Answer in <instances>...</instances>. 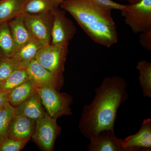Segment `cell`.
<instances>
[{
  "mask_svg": "<svg viewBox=\"0 0 151 151\" xmlns=\"http://www.w3.org/2000/svg\"><path fill=\"white\" fill-rule=\"evenodd\" d=\"M127 83L118 76L107 77L94 89L95 95L89 104L82 109L78 129L89 139L105 130H114L117 112L129 98Z\"/></svg>",
  "mask_w": 151,
  "mask_h": 151,
  "instance_id": "1",
  "label": "cell"
},
{
  "mask_svg": "<svg viewBox=\"0 0 151 151\" xmlns=\"http://www.w3.org/2000/svg\"><path fill=\"white\" fill-rule=\"evenodd\" d=\"M61 9L68 12L81 27L98 22L115 24L111 10L102 7L92 0H64Z\"/></svg>",
  "mask_w": 151,
  "mask_h": 151,
  "instance_id": "2",
  "label": "cell"
},
{
  "mask_svg": "<svg viewBox=\"0 0 151 151\" xmlns=\"http://www.w3.org/2000/svg\"><path fill=\"white\" fill-rule=\"evenodd\" d=\"M36 91L46 113L52 118L57 120L63 116L72 115L70 106L73 98L70 95L60 92L50 86L37 87Z\"/></svg>",
  "mask_w": 151,
  "mask_h": 151,
  "instance_id": "3",
  "label": "cell"
},
{
  "mask_svg": "<svg viewBox=\"0 0 151 151\" xmlns=\"http://www.w3.org/2000/svg\"><path fill=\"white\" fill-rule=\"evenodd\" d=\"M121 12L125 24L134 33L151 29V0H140L135 4L126 5Z\"/></svg>",
  "mask_w": 151,
  "mask_h": 151,
  "instance_id": "4",
  "label": "cell"
},
{
  "mask_svg": "<svg viewBox=\"0 0 151 151\" xmlns=\"http://www.w3.org/2000/svg\"><path fill=\"white\" fill-rule=\"evenodd\" d=\"M53 11L37 14H22L24 24L30 34L44 46L51 43Z\"/></svg>",
  "mask_w": 151,
  "mask_h": 151,
  "instance_id": "5",
  "label": "cell"
},
{
  "mask_svg": "<svg viewBox=\"0 0 151 151\" xmlns=\"http://www.w3.org/2000/svg\"><path fill=\"white\" fill-rule=\"evenodd\" d=\"M68 47L50 44L43 46L38 52L36 60L47 70L63 74L68 52Z\"/></svg>",
  "mask_w": 151,
  "mask_h": 151,
  "instance_id": "6",
  "label": "cell"
},
{
  "mask_svg": "<svg viewBox=\"0 0 151 151\" xmlns=\"http://www.w3.org/2000/svg\"><path fill=\"white\" fill-rule=\"evenodd\" d=\"M56 119L47 115L36 121L32 139L45 151L53 150L55 142L61 129L58 125Z\"/></svg>",
  "mask_w": 151,
  "mask_h": 151,
  "instance_id": "7",
  "label": "cell"
},
{
  "mask_svg": "<svg viewBox=\"0 0 151 151\" xmlns=\"http://www.w3.org/2000/svg\"><path fill=\"white\" fill-rule=\"evenodd\" d=\"M65 12L59 7L53 11L54 19L51 32L52 44L68 47L69 42L76 33V27L73 22L67 18Z\"/></svg>",
  "mask_w": 151,
  "mask_h": 151,
  "instance_id": "8",
  "label": "cell"
},
{
  "mask_svg": "<svg viewBox=\"0 0 151 151\" xmlns=\"http://www.w3.org/2000/svg\"><path fill=\"white\" fill-rule=\"evenodd\" d=\"M26 69L29 79L36 88L50 86L59 90L64 84L63 74H57L50 71L35 59L30 63Z\"/></svg>",
  "mask_w": 151,
  "mask_h": 151,
  "instance_id": "9",
  "label": "cell"
},
{
  "mask_svg": "<svg viewBox=\"0 0 151 151\" xmlns=\"http://www.w3.org/2000/svg\"><path fill=\"white\" fill-rule=\"evenodd\" d=\"M81 28L93 41L103 46L110 47L118 41L116 24L98 22L83 26Z\"/></svg>",
  "mask_w": 151,
  "mask_h": 151,
  "instance_id": "10",
  "label": "cell"
},
{
  "mask_svg": "<svg viewBox=\"0 0 151 151\" xmlns=\"http://www.w3.org/2000/svg\"><path fill=\"white\" fill-rule=\"evenodd\" d=\"M89 140L88 151H128L124 139L116 137L114 130H103Z\"/></svg>",
  "mask_w": 151,
  "mask_h": 151,
  "instance_id": "11",
  "label": "cell"
},
{
  "mask_svg": "<svg viewBox=\"0 0 151 151\" xmlns=\"http://www.w3.org/2000/svg\"><path fill=\"white\" fill-rule=\"evenodd\" d=\"M36 121L14 113L9 127L8 138L28 142L34 133Z\"/></svg>",
  "mask_w": 151,
  "mask_h": 151,
  "instance_id": "12",
  "label": "cell"
},
{
  "mask_svg": "<svg viewBox=\"0 0 151 151\" xmlns=\"http://www.w3.org/2000/svg\"><path fill=\"white\" fill-rule=\"evenodd\" d=\"M124 141L128 151H151V119H145L138 132L128 136Z\"/></svg>",
  "mask_w": 151,
  "mask_h": 151,
  "instance_id": "13",
  "label": "cell"
},
{
  "mask_svg": "<svg viewBox=\"0 0 151 151\" xmlns=\"http://www.w3.org/2000/svg\"><path fill=\"white\" fill-rule=\"evenodd\" d=\"M14 114L22 115L36 121L47 114L37 91L27 100L15 108Z\"/></svg>",
  "mask_w": 151,
  "mask_h": 151,
  "instance_id": "14",
  "label": "cell"
},
{
  "mask_svg": "<svg viewBox=\"0 0 151 151\" xmlns=\"http://www.w3.org/2000/svg\"><path fill=\"white\" fill-rule=\"evenodd\" d=\"M44 45L35 38L15 51L11 57L20 68L26 69L33 60L35 59L38 52Z\"/></svg>",
  "mask_w": 151,
  "mask_h": 151,
  "instance_id": "15",
  "label": "cell"
},
{
  "mask_svg": "<svg viewBox=\"0 0 151 151\" xmlns=\"http://www.w3.org/2000/svg\"><path fill=\"white\" fill-rule=\"evenodd\" d=\"M8 23L14 44L15 51L33 38L24 24L22 14Z\"/></svg>",
  "mask_w": 151,
  "mask_h": 151,
  "instance_id": "16",
  "label": "cell"
},
{
  "mask_svg": "<svg viewBox=\"0 0 151 151\" xmlns=\"http://www.w3.org/2000/svg\"><path fill=\"white\" fill-rule=\"evenodd\" d=\"M59 0H24L21 14H37L46 13L59 7Z\"/></svg>",
  "mask_w": 151,
  "mask_h": 151,
  "instance_id": "17",
  "label": "cell"
},
{
  "mask_svg": "<svg viewBox=\"0 0 151 151\" xmlns=\"http://www.w3.org/2000/svg\"><path fill=\"white\" fill-rule=\"evenodd\" d=\"M36 88L32 81L28 79L8 93L9 103L16 108L34 93Z\"/></svg>",
  "mask_w": 151,
  "mask_h": 151,
  "instance_id": "18",
  "label": "cell"
},
{
  "mask_svg": "<svg viewBox=\"0 0 151 151\" xmlns=\"http://www.w3.org/2000/svg\"><path fill=\"white\" fill-rule=\"evenodd\" d=\"M24 0H0V24L21 14Z\"/></svg>",
  "mask_w": 151,
  "mask_h": 151,
  "instance_id": "19",
  "label": "cell"
},
{
  "mask_svg": "<svg viewBox=\"0 0 151 151\" xmlns=\"http://www.w3.org/2000/svg\"><path fill=\"white\" fill-rule=\"evenodd\" d=\"M137 69L139 72V81L143 96L151 98V63L145 60L138 62Z\"/></svg>",
  "mask_w": 151,
  "mask_h": 151,
  "instance_id": "20",
  "label": "cell"
},
{
  "mask_svg": "<svg viewBox=\"0 0 151 151\" xmlns=\"http://www.w3.org/2000/svg\"><path fill=\"white\" fill-rule=\"evenodd\" d=\"M15 51V45L8 23L0 24V55L11 56Z\"/></svg>",
  "mask_w": 151,
  "mask_h": 151,
  "instance_id": "21",
  "label": "cell"
},
{
  "mask_svg": "<svg viewBox=\"0 0 151 151\" xmlns=\"http://www.w3.org/2000/svg\"><path fill=\"white\" fill-rule=\"evenodd\" d=\"M28 79L29 76L26 69H17L4 81L0 83V91L8 94Z\"/></svg>",
  "mask_w": 151,
  "mask_h": 151,
  "instance_id": "22",
  "label": "cell"
},
{
  "mask_svg": "<svg viewBox=\"0 0 151 151\" xmlns=\"http://www.w3.org/2000/svg\"><path fill=\"white\" fill-rule=\"evenodd\" d=\"M15 108L9 103L0 109V146L8 139L9 127Z\"/></svg>",
  "mask_w": 151,
  "mask_h": 151,
  "instance_id": "23",
  "label": "cell"
},
{
  "mask_svg": "<svg viewBox=\"0 0 151 151\" xmlns=\"http://www.w3.org/2000/svg\"><path fill=\"white\" fill-rule=\"evenodd\" d=\"M20 68L11 56H0V83L6 79L15 70Z\"/></svg>",
  "mask_w": 151,
  "mask_h": 151,
  "instance_id": "24",
  "label": "cell"
},
{
  "mask_svg": "<svg viewBox=\"0 0 151 151\" xmlns=\"http://www.w3.org/2000/svg\"><path fill=\"white\" fill-rule=\"evenodd\" d=\"M28 142L8 138L0 146V151H19L23 149Z\"/></svg>",
  "mask_w": 151,
  "mask_h": 151,
  "instance_id": "25",
  "label": "cell"
},
{
  "mask_svg": "<svg viewBox=\"0 0 151 151\" xmlns=\"http://www.w3.org/2000/svg\"><path fill=\"white\" fill-rule=\"evenodd\" d=\"M95 4L104 8L111 10L122 11L126 6V5L121 4L113 1L112 0H92Z\"/></svg>",
  "mask_w": 151,
  "mask_h": 151,
  "instance_id": "26",
  "label": "cell"
},
{
  "mask_svg": "<svg viewBox=\"0 0 151 151\" xmlns=\"http://www.w3.org/2000/svg\"><path fill=\"white\" fill-rule=\"evenodd\" d=\"M139 42L143 48L148 51H151V29L140 33Z\"/></svg>",
  "mask_w": 151,
  "mask_h": 151,
  "instance_id": "27",
  "label": "cell"
},
{
  "mask_svg": "<svg viewBox=\"0 0 151 151\" xmlns=\"http://www.w3.org/2000/svg\"><path fill=\"white\" fill-rule=\"evenodd\" d=\"M0 91V109L8 104V94Z\"/></svg>",
  "mask_w": 151,
  "mask_h": 151,
  "instance_id": "28",
  "label": "cell"
},
{
  "mask_svg": "<svg viewBox=\"0 0 151 151\" xmlns=\"http://www.w3.org/2000/svg\"><path fill=\"white\" fill-rule=\"evenodd\" d=\"M127 1L129 2L130 4H134L138 2L140 0H127Z\"/></svg>",
  "mask_w": 151,
  "mask_h": 151,
  "instance_id": "29",
  "label": "cell"
},
{
  "mask_svg": "<svg viewBox=\"0 0 151 151\" xmlns=\"http://www.w3.org/2000/svg\"><path fill=\"white\" fill-rule=\"evenodd\" d=\"M59 1H60L61 2H62L63 1H64V0H59Z\"/></svg>",
  "mask_w": 151,
  "mask_h": 151,
  "instance_id": "30",
  "label": "cell"
},
{
  "mask_svg": "<svg viewBox=\"0 0 151 151\" xmlns=\"http://www.w3.org/2000/svg\"><path fill=\"white\" fill-rule=\"evenodd\" d=\"M120 1H127V0H120Z\"/></svg>",
  "mask_w": 151,
  "mask_h": 151,
  "instance_id": "31",
  "label": "cell"
},
{
  "mask_svg": "<svg viewBox=\"0 0 151 151\" xmlns=\"http://www.w3.org/2000/svg\"><path fill=\"white\" fill-rule=\"evenodd\" d=\"M1 56V55H0V56Z\"/></svg>",
  "mask_w": 151,
  "mask_h": 151,
  "instance_id": "32",
  "label": "cell"
}]
</instances>
